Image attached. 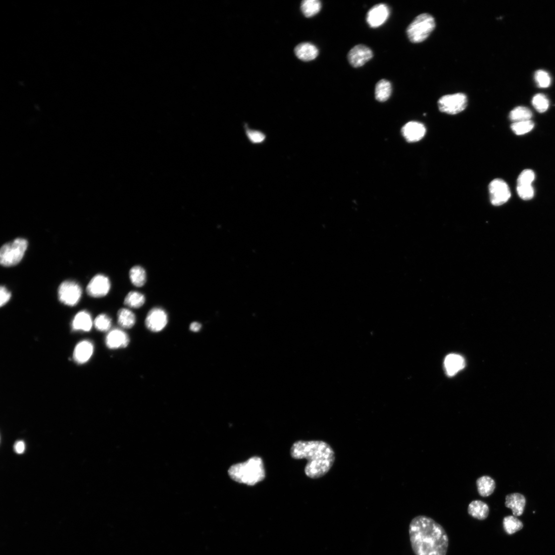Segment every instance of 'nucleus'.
Listing matches in <instances>:
<instances>
[{"instance_id":"nucleus-1","label":"nucleus","mask_w":555,"mask_h":555,"mask_svg":"<svg viewBox=\"0 0 555 555\" xmlns=\"http://www.w3.org/2000/svg\"><path fill=\"white\" fill-rule=\"evenodd\" d=\"M409 534L415 555H446L449 538L443 526L426 516H418L411 521Z\"/></svg>"},{"instance_id":"nucleus-2","label":"nucleus","mask_w":555,"mask_h":555,"mask_svg":"<svg viewBox=\"0 0 555 555\" xmlns=\"http://www.w3.org/2000/svg\"><path fill=\"white\" fill-rule=\"evenodd\" d=\"M291 454L294 459L307 460L305 474L313 479L327 475L335 461V454L332 447L323 441H297L292 447Z\"/></svg>"},{"instance_id":"nucleus-3","label":"nucleus","mask_w":555,"mask_h":555,"mask_svg":"<svg viewBox=\"0 0 555 555\" xmlns=\"http://www.w3.org/2000/svg\"><path fill=\"white\" fill-rule=\"evenodd\" d=\"M228 473L234 481L249 486L255 485L265 478L263 460L259 456H253L245 462L234 464L229 468Z\"/></svg>"},{"instance_id":"nucleus-4","label":"nucleus","mask_w":555,"mask_h":555,"mask_svg":"<svg viewBox=\"0 0 555 555\" xmlns=\"http://www.w3.org/2000/svg\"><path fill=\"white\" fill-rule=\"evenodd\" d=\"M436 28L435 19L429 13L417 16L409 25L407 34L410 42L419 44L424 42Z\"/></svg>"},{"instance_id":"nucleus-5","label":"nucleus","mask_w":555,"mask_h":555,"mask_svg":"<svg viewBox=\"0 0 555 555\" xmlns=\"http://www.w3.org/2000/svg\"><path fill=\"white\" fill-rule=\"evenodd\" d=\"M28 247V242L23 238H17L5 244L0 250V263L4 267L17 265L23 259Z\"/></svg>"},{"instance_id":"nucleus-6","label":"nucleus","mask_w":555,"mask_h":555,"mask_svg":"<svg viewBox=\"0 0 555 555\" xmlns=\"http://www.w3.org/2000/svg\"><path fill=\"white\" fill-rule=\"evenodd\" d=\"M467 102L466 95L458 93L442 97L438 101V106L441 112L455 115L464 111Z\"/></svg>"},{"instance_id":"nucleus-7","label":"nucleus","mask_w":555,"mask_h":555,"mask_svg":"<svg viewBox=\"0 0 555 555\" xmlns=\"http://www.w3.org/2000/svg\"><path fill=\"white\" fill-rule=\"evenodd\" d=\"M81 295L82 290L79 284L74 281H64L58 289L59 300L66 305H76L80 301Z\"/></svg>"},{"instance_id":"nucleus-8","label":"nucleus","mask_w":555,"mask_h":555,"mask_svg":"<svg viewBox=\"0 0 555 555\" xmlns=\"http://www.w3.org/2000/svg\"><path fill=\"white\" fill-rule=\"evenodd\" d=\"M490 200L492 205H503L510 198L511 193L507 184L503 180L497 179L489 185Z\"/></svg>"},{"instance_id":"nucleus-9","label":"nucleus","mask_w":555,"mask_h":555,"mask_svg":"<svg viewBox=\"0 0 555 555\" xmlns=\"http://www.w3.org/2000/svg\"><path fill=\"white\" fill-rule=\"evenodd\" d=\"M168 321L165 311L161 308L155 307L148 313L145 324L148 330L153 332H159L166 327Z\"/></svg>"},{"instance_id":"nucleus-10","label":"nucleus","mask_w":555,"mask_h":555,"mask_svg":"<svg viewBox=\"0 0 555 555\" xmlns=\"http://www.w3.org/2000/svg\"><path fill=\"white\" fill-rule=\"evenodd\" d=\"M111 283L109 278L103 275L94 276L90 281L87 288L88 295L95 298L106 296L109 292Z\"/></svg>"},{"instance_id":"nucleus-11","label":"nucleus","mask_w":555,"mask_h":555,"mask_svg":"<svg viewBox=\"0 0 555 555\" xmlns=\"http://www.w3.org/2000/svg\"><path fill=\"white\" fill-rule=\"evenodd\" d=\"M373 56V52L369 48L359 45L350 50L348 53V59L352 66L354 67H359L370 60Z\"/></svg>"},{"instance_id":"nucleus-12","label":"nucleus","mask_w":555,"mask_h":555,"mask_svg":"<svg viewBox=\"0 0 555 555\" xmlns=\"http://www.w3.org/2000/svg\"><path fill=\"white\" fill-rule=\"evenodd\" d=\"M390 9L385 4H378L372 7L368 12L367 22L372 28H377L383 25L390 16Z\"/></svg>"},{"instance_id":"nucleus-13","label":"nucleus","mask_w":555,"mask_h":555,"mask_svg":"<svg viewBox=\"0 0 555 555\" xmlns=\"http://www.w3.org/2000/svg\"><path fill=\"white\" fill-rule=\"evenodd\" d=\"M403 135L409 143L417 142L425 136L426 129L425 126L417 121H410L402 128Z\"/></svg>"},{"instance_id":"nucleus-14","label":"nucleus","mask_w":555,"mask_h":555,"mask_svg":"<svg viewBox=\"0 0 555 555\" xmlns=\"http://www.w3.org/2000/svg\"><path fill=\"white\" fill-rule=\"evenodd\" d=\"M105 342L108 348L117 349L127 347L130 339L127 333L123 330L113 329L107 334Z\"/></svg>"},{"instance_id":"nucleus-15","label":"nucleus","mask_w":555,"mask_h":555,"mask_svg":"<svg viewBox=\"0 0 555 555\" xmlns=\"http://www.w3.org/2000/svg\"><path fill=\"white\" fill-rule=\"evenodd\" d=\"M93 353L94 345L92 342L89 341H81L75 348L73 358L78 364H84L90 360Z\"/></svg>"},{"instance_id":"nucleus-16","label":"nucleus","mask_w":555,"mask_h":555,"mask_svg":"<svg viewBox=\"0 0 555 555\" xmlns=\"http://www.w3.org/2000/svg\"><path fill=\"white\" fill-rule=\"evenodd\" d=\"M526 505L525 497L519 493L508 495L505 498V506L511 509L513 516L522 515Z\"/></svg>"},{"instance_id":"nucleus-17","label":"nucleus","mask_w":555,"mask_h":555,"mask_svg":"<svg viewBox=\"0 0 555 555\" xmlns=\"http://www.w3.org/2000/svg\"><path fill=\"white\" fill-rule=\"evenodd\" d=\"M465 360L461 355L451 354L446 356L444 366L447 374L453 376L465 367Z\"/></svg>"},{"instance_id":"nucleus-18","label":"nucleus","mask_w":555,"mask_h":555,"mask_svg":"<svg viewBox=\"0 0 555 555\" xmlns=\"http://www.w3.org/2000/svg\"><path fill=\"white\" fill-rule=\"evenodd\" d=\"M92 317L86 310L78 312L72 322V328L74 331L89 332L92 329Z\"/></svg>"},{"instance_id":"nucleus-19","label":"nucleus","mask_w":555,"mask_h":555,"mask_svg":"<svg viewBox=\"0 0 555 555\" xmlns=\"http://www.w3.org/2000/svg\"><path fill=\"white\" fill-rule=\"evenodd\" d=\"M296 55L303 61L314 60L318 55L319 51L314 45L305 43L298 45L295 49Z\"/></svg>"},{"instance_id":"nucleus-20","label":"nucleus","mask_w":555,"mask_h":555,"mask_svg":"<svg viewBox=\"0 0 555 555\" xmlns=\"http://www.w3.org/2000/svg\"><path fill=\"white\" fill-rule=\"evenodd\" d=\"M469 515L479 520H484L489 517L490 508L488 505L480 500L473 501L468 506Z\"/></svg>"},{"instance_id":"nucleus-21","label":"nucleus","mask_w":555,"mask_h":555,"mask_svg":"<svg viewBox=\"0 0 555 555\" xmlns=\"http://www.w3.org/2000/svg\"><path fill=\"white\" fill-rule=\"evenodd\" d=\"M478 492L483 497L491 496L496 489V483L494 479L487 476L479 478L477 481Z\"/></svg>"},{"instance_id":"nucleus-22","label":"nucleus","mask_w":555,"mask_h":555,"mask_svg":"<svg viewBox=\"0 0 555 555\" xmlns=\"http://www.w3.org/2000/svg\"><path fill=\"white\" fill-rule=\"evenodd\" d=\"M392 93V86L389 81L382 79L378 81L375 86V96L376 100L380 102H385L389 100Z\"/></svg>"},{"instance_id":"nucleus-23","label":"nucleus","mask_w":555,"mask_h":555,"mask_svg":"<svg viewBox=\"0 0 555 555\" xmlns=\"http://www.w3.org/2000/svg\"><path fill=\"white\" fill-rule=\"evenodd\" d=\"M117 321L119 326L124 329H131L136 322V317L131 310L122 308L117 313Z\"/></svg>"},{"instance_id":"nucleus-24","label":"nucleus","mask_w":555,"mask_h":555,"mask_svg":"<svg viewBox=\"0 0 555 555\" xmlns=\"http://www.w3.org/2000/svg\"><path fill=\"white\" fill-rule=\"evenodd\" d=\"M129 277L132 283L137 287L144 286L147 280L145 270L140 266L132 267L130 270Z\"/></svg>"},{"instance_id":"nucleus-25","label":"nucleus","mask_w":555,"mask_h":555,"mask_svg":"<svg viewBox=\"0 0 555 555\" xmlns=\"http://www.w3.org/2000/svg\"><path fill=\"white\" fill-rule=\"evenodd\" d=\"M321 3L319 0H304L301 4V9L306 17H312L320 11Z\"/></svg>"},{"instance_id":"nucleus-26","label":"nucleus","mask_w":555,"mask_h":555,"mask_svg":"<svg viewBox=\"0 0 555 555\" xmlns=\"http://www.w3.org/2000/svg\"><path fill=\"white\" fill-rule=\"evenodd\" d=\"M533 116L532 111L525 106H517L513 109L509 114V119L513 123L522 121L529 120Z\"/></svg>"},{"instance_id":"nucleus-27","label":"nucleus","mask_w":555,"mask_h":555,"mask_svg":"<svg viewBox=\"0 0 555 555\" xmlns=\"http://www.w3.org/2000/svg\"><path fill=\"white\" fill-rule=\"evenodd\" d=\"M504 530L508 535H512L522 529V522L516 517L508 516L505 517L503 521Z\"/></svg>"},{"instance_id":"nucleus-28","label":"nucleus","mask_w":555,"mask_h":555,"mask_svg":"<svg viewBox=\"0 0 555 555\" xmlns=\"http://www.w3.org/2000/svg\"><path fill=\"white\" fill-rule=\"evenodd\" d=\"M145 301L143 294L138 292L132 291L126 296L124 303L130 308H139L144 304Z\"/></svg>"},{"instance_id":"nucleus-29","label":"nucleus","mask_w":555,"mask_h":555,"mask_svg":"<svg viewBox=\"0 0 555 555\" xmlns=\"http://www.w3.org/2000/svg\"><path fill=\"white\" fill-rule=\"evenodd\" d=\"M534 122L531 120L516 122L511 125V129L517 135L525 134L531 131L534 127Z\"/></svg>"},{"instance_id":"nucleus-30","label":"nucleus","mask_w":555,"mask_h":555,"mask_svg":"<svg viewBox=\"0 0 555 555\" xmlns=\"http://www.w3.org/2000/svg\"><path fill=\"white\" fill-rule=\"evenodd\" d=\"M532 104L538 112L542 113L548 110L550 103L545 95L538 94L533 98Z\"/></svg>"},{"instance_id":"nucleus-31","label":"nucleus","mask_w":555,"mask_h":555,"mask_svg":"<svg viewBox=\"0 0 555 555\" xmlns=\"http://www.w3.org/2000/svg\"><path fill=\"white\" fill-rule=\"evenodd\" d=\"M112 325V320L107 315L102 314L99 315L94 321V326L101 332L109 331Z\"/></svg>"},{"instance_id":"nucleus-32","label":"nucleus","mask_w":555,"mask_h":555,"mask_svg":"<svg viewBox=\"0 0 555 555\" xmlns=\"http://www.w3.org/2000/svg\"><path fill=\"white\" fill-rule=\"evenodd\" d=\"M535 80L538 87L542 88L549 87L551 84V78L545 71L538 70L535 74Z\"/></svg>"},{"instance_id":"nucleus-33","label":"nucleus","mask_w":555,"mask_h":555,"mask_svg":"<svg viewBox=\"0 0 555 555\" xmlns=\"http://www.w3.org/2000/svg\"><path fill=\"white\" fill-rule=\"evenodd\" d=\"M517 191L519 197L524 201L531 200L534 197L535 191L532 185H517Z\"/></svg>"},{"instance_id":"nucleus-34","label":"nucleus","mask_w":555,"mask_h":555,"mask_svg":"<svg viewBox=\"0 0 555 555\" xmlns=\"http://www.w3.org/2000/svg\"><path fill=\"white\" fill-rule=\"evenodd\" d=\"M535 179V172L531 169H525L519 175L517 180V185H532Z\"/></svg>"},{"instance_id":"nucleus-35","label":"nucleus","mask_w":555,"mask_h":555,"mask_svg":"<svg viewBox=\"0 0 555 555\" xmlns=\"http://www.w3.org/2000/svg\"><path fill=\"white\" fill-rule=\"evenodd\" d=\"M247 132L248 138L253 143H261L265 140V136L264 134L261 132L248 130Z\"/></svg>"},{"instance_id":"nucleus-36","label":"nucleus","mask_w":555,"mask_h":555,"mask_svg":"<svg viewBox=\"0 0 555 555\" xmlns=\"http://www.w3.org/2000/svg\"><path fill=\"white\" fill-rule=\"evenodd\" d=\"M0 295H1V299H0V305L1 307L5 305L10 300L11 298V293L4 286H1L0 288Z\"/></svg>"},{"instance_id":"nucleus-37","label":"nucleus","mask_w":555,"mask_h":555,"mask_svg":"<svg viewBox=\"0 0 555 555\" xmlns=\"http://www.w3.org/2000/svg\"><path fill=\"white\" fill-rule=\"evenodd\" d=\"M15 452L18 454H23L25 450V445L23 441H18L14 445Z\"/></svg>"},{"instance_id":"nucleus-38","label":"nucleus","mask_w":555,"mask_h":555,"mask_svg":"<svg viewBox=\"0 0 555 555\" xmlns=\"http://www.w3.org/2000/svg\"><path fill=\"white\" fill-rule=\"evenodd\" d=\"M202 328L201 324L197 322H193L190 326V329L194 332H199Z\"/></svg>"}]
</instances>
